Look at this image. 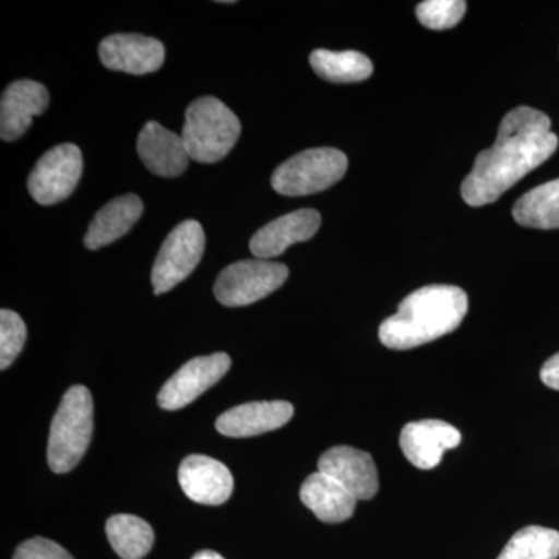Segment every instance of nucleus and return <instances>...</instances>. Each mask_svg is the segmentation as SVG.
I'll return each mask as SVG.
<instances>
[{"mask_svg":"<svg viewBox=\"0 0 559 559\" xmlns=\"http://www.w3.org/2000/svg\"><path fill=\"white\" fill-rule=\"evenodd\" d=\"M557 150L558 135L551 132L549 116L528 106L510 110L500 123L495 145L481 151L463 180V201L471 207L498 201Z\"/></svg>","mask_w":559,"mask_h":559,"instance_id":"nucleus-1","label":"nucleus"},{"mask_svg":"<svg viewBox=\"0 0 559 559\" xmlns=\"http://www.w3.org/2000/svg\"><path fill=\"white\" fill-rule=\"evenodd\" d=\"M468 296L454 285H429L401 301L396 314L381 323L380 341L390 349H412L459 329Z\"/></svg>","mask_w":559,"mask_h":559,"instance_id":"nucleus-2","label":"nucleus"},{"mask_svg":"<svg viewBox=\"0 0 559 559\" xmlns=\"http://www.w3.org/2000/svg\"><path fill=\"white\" fill-rule=\"evenodd\" d=\"M94 433V401L84 385L62 396L50 426L47 462L57 474L69 473L83 460Z\"/></svg>","mask_w":559,"mask_h":559,"instance_id":"nucleus-3","label":"nucleus"},{"mask_svg":"<svg viewBox=\"0 0 559 559\" xmlns=\"http://www.w3.org/2000/svg\"><path fill=\"white\" fill-rule=\"evenodd\" d=\"M241 134V123L229 106L215 97L191 103L186 112L182 138L190 159L201 164L223 160Z\"/></svg>","mask_w":559,"mask_h":559,"instance_id":"nucleus-4","label":"nucleus"},{"mask_svg":"<svg viewBox=\"0 0 559 559\" xmlns=\"http://www.w3.org/2000/svg\"><path fill=\"white\" fill-rule=\"evenodd\" d=\"M347 168V156L340 150L325 146L301 151L280 165L271 186L283 197H308L340 182Z\"/></svg>","mask_w":559,"mask_h":559,"instance_id":"nucleus-5","label":"nucleus"},{"mask_svg":"<svg viewBox=\"0 0 559 559\" xmlns=\"http://www.w3.org/2000/svg\"><path fill=\"white\" fill-rule=\"evenodd\" d=\"M289 270L270 260H242L221 272L215 283V297L224 307H248L271 296L285 285Z\"/></svg>","mask_w":559,"mask_h":559,"instance_id":"nucleus-6","label":"nucleus"},{"mask_svg":"<svg viewBox=\"0 0 559 559\" xmlns=\"http://www.w3.org/2000/svg\"><path fill=\"white\" fill-rule=\"evenodd\" d=\"M205 234L198 221L180 223L168 235L154 261L151 282L154 294L168 293L197 270L204 255Z\"/></svg>","mask_w":559,"mask_h":559,"instance_id":"nucleus-7","label":"nucleus"},{"mask_svg":"<svg viewBox=\"0 0 559 559\" xmlns=\"http://www.w3.org/2000/svg\"><path fill=\"white\" fill-rule=\"evenodd\" d=\"M83 175V154L73 143L47 151L28 176V191L40 205L68 200Z\"/></svg>","mask_w":559,"mask_h":559,"instance_id":"nucleus-8","label":"nucleus"},{"mask_svg":"<svg viewBox=\"0 0 559 559\" xmlns=\"http://www.w3.org/2000/svg\"><path fill=\"white\" fill-rule=\"evenodd\" d=\"M230 366L231 359L226 353L189 360L165 382L157 395V403L165 411H179L189 406L205 390L218 384L221 378L230 370Z\"/></svg>","mask_w":559,"mask_h":559,"instance_id":"nucleus-9","label":"nucleus"},{"mask_svg":"<svg viewBox=\"0 0 559 559\" xmlns=\"http://www.w3.org/2000/svg\"><path fill=\"white\" fill-rule=\"evenodd\" d=\"M462 433L441 419L412 421L401 430L400 447L406 459L418 469H433L447 451L454 450Z\"/></svg>","mask_w":559,"mask_h":559,"instance_id":"nucleus-10","label":"nucleus"},{"mask_svg":"<svg viewBox=\"0 0 559 559\" xmlns=\"http://www.w3.org/2000/svg\"><path fill=\"white\" fill-rule=\"evenodd\" d=\"M98 55L106 69L146 75L157 72L164 64L165 47L150 36L119 33L102 40Z\"/></svg>","mask_w":559,"mask_h":559,"instance_id":"nucleus-11","label":"nucleus"},{"mask_svg":"<svg viewBox=\"0 0 559 559\" xmlns=\"http://www.w3.org/2000/svg\"><path fill=\"white\" fill-rule=\"evenodd\" d=\"M179 485L193 502L223 506L234 492V476L219 460L193 454L180 463Z\"/></svg>","mask_w":559,"mask_h":559,"instance_id":"nucleus-12","label":"nucleus"},{"mask_svg":"<svg viewBox=\"0 0 559 559\" xmlns=\"http://www.w3.org/2000/svg\"><path fill=\"white\" fill-rule=\"evenodd\" d=\"M320 473L333 477L358 500H369L380 489L377 465L369 452L334 447L319 459Z\"/></svg>","mask_w":559,"mask_h":559,"instance_id":"nucleus-13","label":"nucleus"},{"mask_svg":"<svg viewBox=\"0 0 559 559\" xmlns=\"http://www.w3.org/2000/svg\"><path fill=\"white\" fill-rule=\"evenodd\" d=\"M320 223L322 218L314 209H301L280 216L253 235L249 245L250 252L259 260L275 259L289 246L311 240L318 234Z\"/></svg>","mask_w":559,"mask_h":559,"instance_id":"nucleus-14","label":"nucleus"},{"mask_svg":"<svg viewBox=\"0 0 559 559\" xmlns=\"http://www.w3.org/2000/svg\"><path fill=\"white\" fill-rule=\"evenodd\" d=\"M49 92L32 80L11 83L0 102V138L14 142L32 127L33 117L40 116L49 106Z\"/></svg>","mask_w":559,"mask_h":559,"instance_id":"nucleus-15","label":"nucleus"},{"mask_svg":"<svg viewBox=\"0 0 559 559\" xmlns=\"http://www.w3.org/2000/svg\"><path fill=\"white\" fill-rule=\"evenodd\" d=\"M293 415L288 401H255L224 412L216 419V429L231 439H246L283 428Z\"/></svg>","mask_w":559,"mask_h":559,"instance_id":"nucleus-16","label":"nucleus"},{"mask_svg":"<svg viewBox=\"0 0 559 559\" xmlns=\"http://www.w3.org/2000/svg\"><path fill=\"white\" fill-rule=\"evenodd\" d=\"M140 160L154 175L176 178L189 167L190 154L180 135L157 121H148L138 139Z\"/></svg>","mask_w":559,"mask_h":559,"instance_id":"nucleus-17","label":"nucleus"},{"mask_svg":"<svg viewBox=\"0 0 559 559\" xmlns=\"http://www.w3.org/2000/svg\"><path fill=\"white\" fill-rule=\"evenodd\" d=\"M300 500L319 521L340 524L355 514L358 499L326 474H311L300 488Z\"/></svg>","mask_w":559,"mask_h":559,"instance_id":"nucleus-18","label":"nucleus"},{"mask_svg":"<svg viewBox=\"0 0 559 559\" xmlns=\"http://www.w3.org/2000/svg\"><path fill=\"white\" fill-rule=\"evenodd\" d=\"M143 213L142 200L135 194H123L98 210L84 237L91 250L105 248L127 235Z\"/></svg>","mask_w":559,"mask_h":559,"instance_id":"nucleus-19","label":"nucleus"},{"mask_svg":"<svg viewBox=\"0 0 559 559\" xmlns=\"http://www.w3.org/2000/svg\"><path fill=\"white\" fill-rule=\"evenodd\" d=\"M513 218L530 229H559V179L530 190L518 200Z\"/></svg>","mask_w":559,"mask_h":559,"instance_id":"nucleus-20","label":"nucleus"},{"mask_svg":"<svg viewBox=\"0 0 559 559\" xmlns=\"http://www.w3.org/2000/svg\"><path fill=\"white\" fill-rule=\"evenodd\" d=\"M310 64L320 79L330 83H359L373 73V62L369 57L355 50H314Z\"/></svg>","mask_w":559,"mask_h":559,"instance_id":"nucleus-21","label":"nucleus"},{"mask_svg":"<svg viewBox=\"0 0 559 559\" xmlns=\"http://www.w3.org/2000/svg\"><path fill=\"white\" fill-rule=\"evenodd\" d=\"M106 535L114 551L123 559H142L153 549V528L148 522L132 514L109 518Z\"/></svg>","mask_w":559,"mask_h":559,"instance_id":"nucleus-22","label":"nucleus"},{"mask_svg":"<svg viewBox=\"0 0 559 559\" xmlns=\"http://www.w3.org/2000/svg\"><path fill=\"white\" fill-rule=\"evenodd\" d=\"M557 530L530 525L514 533L498 559H558Z\"/></svg>","mask_w":559,"mask_h":559,"instance_id":"nucleus-23","label":"nucleus"},{"mask_svg":"<svg viewBox=\"0 0 559 559\" xmlns=\"http://www.w3.org/2000/svg\"><path fill=\"white\" fill-rule=\"evenodd\" d=\"M466 7L463 0H426L418 3L417 17L430 31H450L463 20Z\"/></svg>","mask_w":559,"mask_h":559,"instance_id":"nucleus-24","label":"nucleus"},{"mask_svg":"<svg viewBox=\"0 0 559 559\" xmlns=\"http://www.w3.org/2000/svg\"><path fill=\"white\" fill-rule=\"evenodd\" d=\"M27 341V326L17 312L0 311V370H7L21 355Z\"/></svg>","mask_w":559,"mask_h":559,"instance_id":"nucleus-25","label":"nucleus"},{"mask_svg":"<svg viewBox=\"0 0 559 559\" xmlns=\"http://www.w3.org/2000/svg\"><path fill=\"white\" fill-rule=\"evenodd\" d=\"M13 559H73L60 544L50 539L33 538L22 543L14 551Z\"/></svg>","mask_w":559,"mask_h":559,"instance_id":"nucleus-26","label":"nucleus"},{"mask_svg":"<svg viewBox=\"0 0 559 559\" xmlns=\"http://www.w3.org/2000/svg\"><path fill=\"white\" fill-rule=\"evenodd\" d=\"M540 380L547 388L559 390V353L544 364L540 369Z\"/></svg>","mask_w":559,"mask_h":559,"instance_id":"nucleus-27","label":"nucleus"},{"mask_svg":"<svg viewBox=\"0 0 559 559\" xmlns=\"http://www.w3.org/2000/svg\"><path fill=\"white\" fill-rule=\"evenodd\" d=\"M191 559H224V558L221 557L219 554H216V551L202 550V551H198V554L194 555V557Z\"/></svg>","mask_w":559,"mask_h":559,"instance_id":"nucleus-28","label":"nucleus"}]
</instances>
